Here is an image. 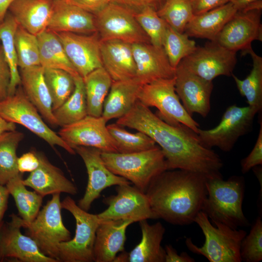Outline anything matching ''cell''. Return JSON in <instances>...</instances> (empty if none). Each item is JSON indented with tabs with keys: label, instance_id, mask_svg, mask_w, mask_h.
I'll list each match as a JSON object with an SVG mask.
<instances>
[{
	"label": "cell",
	"instance_id": "cell-1",
	"mask_svg": "<svg viewBox=\"0 0 262 262\" xmlns=\"http://www.w3.org/2000/svg\"><path fill=\"white\" fill-rule=\"evenodd\" d=\"M116 123L143 132L154 140L162 150L168 170H185L207 179L223 178L221 159L200 144L196 132L183 124L167 123L139 100Z\"/></svg>",
	"mask_w": 262,
	"mask_h": 262
},
{
	"label": "cell",
	"instance_id": "cell-2",
	"mask_svg": "<svg viewBox=\"0 0 262 262\" xmlns=\"http://www.w3.org/2000/svg\"><path fill=\"white\" fill-rule=\"evenodd\" d=\"M207 179L182 169L167 170L155 177L145 193L158 218L175 225L194 222L207 195Z\"/></svg>",
	"mask_w": 262,
	"mask_h": 262
},
{
	"label": "cell",
	"instance_id": "cell-3",
	"mask_svg": "<svg viewBox=\"0 0 262 262\" xmlns=\"http://www.w3.org/2000/svg\"><path fill=\"white\" fill-rule=\"evenodd\" d=\"M206 187L207 195L201 211L212 223L220 222L233 229L250 225L242 209L245 187L243 178L232 176L227 180L207 179Z\"/></svg>",
	"mask_w": 262,
	"mask_h": 262
},
{
	"label": "cell",
	"instance_id": "cell-4",
	"mask_svg": "<svg viewBox=\"0 0 262 262\" xmlns=\"http://www.w3.org/2000/svg\"><path fill=\"white\" fill-rule=\"evenodd\" d=\"M205 237V242L198 247L191 238L185 240L186 246L192 252L201 255L210 262H241L240 246L246 231L233 229L220 222L213 226L208 216L200 211L195 218Z\"/></svg>",
	"mask_w": 262,
	"mask_h": 262
},
{
	"label": "cell",
	"instance_id": "cell-5",
	"mask_svg": "<svg viewBox=\"0 0 262 262\" xmlns=\"http://www.w3.org/2000/svg\"><path fill=\"white\" fill-rule=\"evenodd\" d=\"M107 168L145 193L151 180L168 170L164 156L159 146L140 152L101 153Z\"/></svg>",
	"mask_w": 262,
	"mask_h": 262
},
{
	"label": "cell",
	"instance_id": "cell-6",
	"mask_svg": "<svg viewBox=\"0 0 262 262\" xmlns=\"http://www.w3.org/2000/svg\"><path fill=\"white\" fill-rule=\"evenodd\" d=\"M60 194L52 195L50 200L38 212L31 222L23 220L22 228L36 242L45 255L59 261L58 246L70 240L71 233L63 224Z\"/></svg>",
	"mask_w": 262,
	"mask_h": 262
},
{
	"label": "cell",
	"instance_id": "cell-7",
	"mask_svg": "<svg viewBox=\"0 0 262 262\" xmlns=\"http://www.w3.org/2000/svg\"><path fill=\"white\" fill-rule=\"evenodd\" d=\"M62 208L69 212L76 222L74 237L58 246L60 262H94V246L96 232L100 223L98 214L81 209L70 196L61 202Z\"/></svg>",
	"mask_w": 262,
	"mask_h": 262
},
{
	"label": "cell",
	"instance_id": "cell-8",
	"mask_svg": "<svg viewBox=\"0 0 262 262\" xmlns=\"http://www.w3.org/2000/svg\"><path fill=\"white\" fill-rule=\"evenodd\" d=\"M0 115L7 121L24 126L52 147L58 146L70 154H76L75 150L45 122L36 108L24 93L21 85L13 95L0 101Z\"/></svg>",
	"mask_w": 262,
	"mask_h": 262
},
{
	"label": "cell",
	"instance_id": "cell-9",
	"mask_svg": "<svg viewBox=\"0 0 262 262\" xmlns=\"http://www.w3.org/2000/svg\"><path fill=\"white\" fill-rule=\"evenodd\" d=\"M138 100L148 107L157 108V115L167 123L174 126L183 124L197 133L198 123L185 110L176 92L175 76L142 85Z\"/></svg>",
	"mask_w": 262,
	"mask_h": 262
},
{
	"label": "cell",
	"instance_id": "cell-10",
	"mask_svg": "<svg viewBox=\"0 0 262 262\" xmlns=\"http://www.w3.org/2000/svg\"><path fill=\"white\" fill-rule=\"evenodd\" d=\"M258 111L249 105L228 107L219 124L209 130L198 129L197 136L205 147H218L224 152L230 151L238 139L250 131Z\"/></svg>",
	"mask_w": 262,
	"mask_h": 262
},
{
	"label": "cell",
	"instance_id": "cell-11",
	"mask_svg": "<svg viewBox=\"0 0 262 262\" xmlns=\"http://www.w3.org/2000/svg\"><path fill=\"white\" fill-rule=\"evenodd\" d=\"M95 16L101 41L118 40L131 44L150 43L137 21L134 12L124 6L111 2Z\"/></svg>",
	"mask_w": 262,
	"mask_h": 262
},
{
	"label": "cell",
	"instance_id": "cell-12",
	"mask_svg": "<svg viewBox=\"0 0 262 262\" xmlns=\"http://www.w3.org/2000/svg\"><path fill=\"white\" fill-rule=\"evenodd\" d=\"M196 75L209 81L219 76H231L237 63L236 52L215 41L197 47L180 63Z\"/></svg>",
	"mask_w": 262,
	"mask_h": 262
},
{
	"label": "cell",
	"instance_id": "cell-13",
	"mask_svg": "<svg viewBox=\"0 0 262 262\" xmlns=\"http://www.w3.org/2000/svg\"><path fill=\"white\" fill-rule=\"evenodd\" d=\"M115 186L116 194L103 199L108 208L97 214L100 220H130L134 223L158 219L145 193L131 184Z\"/></svg>",
	"mask_w": 262,
	"mask_h": 262
},
{
	"label": "cell",
	"instance_id": "cell-14",
	"mask_svg": "<svg viewBox=\"0 0 262 262\" xmlns=\"http://www.w3.org/2000/svg\"><path fill=\"white\" fill-rule=\"evenodd\" d=\"M262 8L237 11L219 33L215 42L226 49L243 52L255 40L262 41Z\"/></svg>",
	"mask_w": 262,
	"mask_h": 262
},
{
	"label": "cell",
	"instance_id": "cell-15",
	"mask_svg": "<svg viewBox=\"0 0 262 262\" xmlns=\"http://www.w3.org/2000/svg\"><path fill=\"white\" fill-rule=\"evenodd\" d=\"M73 149L83 160L88 174L85 193L78 203L81 209L89 211L94 201L107 187L131 184L129 180L115 175L107 168L102 159L101 151L99 149L84 146H76Z\"/></svg>",
	"mask_w": 262,
	"mask_h": 262
},
{
	"label": "cell",
	"instance_id": "cell-16",
	"mask_svg": "<svg viewBox=\"0 0 262 262\" xmlns=\"http://www.w3.org/2000/svg\"><path fill=\"white\" fill-rule=\"evenodd\" d=\"M106 122L102 116L87 115L76 122L62 127L58 134L73 148L84 146L96 148L102 152H118Z\"/></svg>",
	"mask_w": 262,
	"mask_h": 262
},
{
	"label": "cell",
	"instance_id": "cell-17",
	"mask_svg": "<svg viewBox=\"0 0 262 262\" xmlns=\"http://www.w3.org/2000/svg\"><path fill=\"white\" fill-rule=\"evenodd\" d=\"M0 231V259L14 258L22 262H58L42 252L29 236L22 234L23 220L14 213Z\"/></svg>",
	"mask_w": 262,
	"mask_h": 262
},
{
	"label": "cell",
	"instance_id": "cell-18",
	"mask_svg": "<svg viewBox=\"0 0 262 262\" xmlns=\"http://www.w3.org/2000/svg\"><path fill=\"white\" fill-rule=\"evenodd\" d=\"M55 33L69 60L81 77L83 78L93 70L103 67L100 39L97 32L89 34Z\"/></svg>",
	"mask_w": 262,
	"mask_h": 262
},
{
	"label": "cell",
	"instance_id": "cell-19",
	"mask_svg": "<svg viewBox=\"0 0 262 262\" xmlns=\"http://www.w3.org/2000/svg\"><path fill=\"white\" fill-rule=\"evenodd\" d=\"M213 81L191 73L180 63L175 69V90L182 105L191 115L197 113L206 117L211 110Z\"/></svg>",
	"mask_w": 262,
	"mask_h": 262
},
{
	"label": "cell",
	"instance_id": "cell-20",
	"mask_svg": "<svg viewBox=\"0 0 262 262\" xmlns=\"http://www.w3.org/2000/svg\"><path fill=\"white\" fill-rule=\"evenodd\" d=\"M136 71L135 79L142 85L161 79L175 76L163 47L150 43L131 44Z\"/></svg>",
	"mask_w": 262,
	"mask_h": 262
},
{
	"label": "cell",
	"instance_id": "cell-21",
	"mask_svg": "<svg viewBox=\"0 0 262 262\" xmlns=\"http://www.w3.org/2000/svg\"><path fill=\"white\" fill-rule=\"evenodd\" d=\"M40 164L37 169L23 180L29 186L43 197L56 193L72 195L78 193L77 186L64 175L62 170L52 164L42 152L36 151Z\"/></svg>",
	"mask_w": 262,
	"mask_h": 262
},
{
	"label": "cell",
	"instance_id": "cell-22",
	"mask_svg": "<svg viewBox=\"0 0 262 262\" xmlns=\"http://www.w3.org/2000/svg\"><path fill=\"white\" fill-rule=\"evenodd\" d=\"M47 29L55 33L89 34L97 32L95 16L64 0H54Z\"/></svg>",
	"mask_w": 262,
	"mask_h": 262
},
{
	"label": "cell",
	"instance_id": "cell-23",
	"mask_svg": "<svg viewBox=\"0 0 262 262\" xmlns=\"http://www.w3.org/2000/svg\"><path fill=\"white\" fill-rule=\"evenodd\" d=\"M130 220H100L94 246V262H113L119 252L124 251Z\"/></svg>",
	"mask_w": 262,
	"mask_h": 262
},
{
	"label": "cell",
	"instance_id": "cell-24",
	"mask_svg": "<svg viewBox=\"0 0 262 262\" xmlns=\"http://www.w3.org/2000/svg\"><path fill=\"white\" fill-rule=\"evenodd\" d=\"M103 67L113 81H125L135 78L136 67L131 44L118 40H100Z\"/></svg>",
	"mask_w": 262,
	"mask_h": 262
},
{
	"label": "cell",
	"instance_id": "cell-25",
	"mask_svg": "<svg viewBox=\"0 0 262 262\" xmlns=\"http://www.w3.org/2000/svg\"><path fill=\"white\" fill-rule=\"evenodd\" d=\"M20 85L42 117L51 126H58L52 110L51 98L41 66L19 68Z\"/></svg>",
	"mask_w": 262,
	"mask_h": 262
},
{
	"label": "cell",
	"instance_id": "cell-26",
	"mask_svg": "<svg viewBox=\"0 0 262 262\" xmlns=\"http://www.w3.org/2000/svg\"><path fill=\"white\" fill-rule=\"evenodd\" d=\"M54 0H14L8 11L18 26L37 35L47 29Z\"/></svg>",
	"mask_w": 262,
	"mask_h": 262
},
{
	"label": "cell",
	"instance_id": "cell-27",
	"mask_svg": "<svg viewBox=\"0 0 262 262\" xmlns=\"http://www.w3.org/2000/svg\"><path fill=\"white\" fill-rule=\"evenodd\" d=\"M139 223L141 240L131 251L127 252L126 262H164L165 250L161 246L164 227L160 222L150 225L143 220Z\"/></svg>",
	"mask_w": 262,
	"mask_h": 262
},
{
	"label": "cell",
	"instance_id": "cell-28",
	"mask_svg": "<svg viewBox=\"0 0 262 262\" xmlns=\"http://www.w3.org/2000/svg\"><path fill=\"white\" fill-rule=\"evenodd\" d=\"M141 85L135 78L113 81L104 102L102 116L107 122L127 114L138 100Z\"/></svg>",
	"mask_w": 262,
	"mask_h": 262
},
{
	"label": "cell",
	"instance_id": "cell-29",
	"mask_svg": "<svg viewBox=\"0 0 262 262\" xmlns=\"http://www.w3.org/2000/svg\"><path fill=\"white\" fill-rule=\"evenodd\" d=\"M237 11L229 2L205 13L194 15L187 24L184 32L189 37L215 41L227 22Z\"/></svg>",
	"mask_w": 262,
	"mask_h": 262
},
{
	"label": "cell",
	"instance_id": "cell-30",
	"mask_svg": "<svg viewBox=\"0 0 262 262\" xmlns=\"http://www.w3.org/2000/svg\"><path fill=\"white\" fill-rule=\"evenodd\" d=\"M40 66L44 68L65 70L74 78L80 76L69 60L64 47L54 32L47 29L37 35Z\"/></svg>",
	"mask_w": 262,
	"mask_h": 262
},
{
	"label": "cell",
	"instance_id": "cell-31",
	"mask_svg": "<svg viewBox=\"0 0 262 262\" xmlns=\"http://www.w3.org/2000/svg\"><path fill=\"white\" fill-rule=\"evenodd\" d=\"M87 115H102L104 102L110 91L113 80L103 67L97 68L83 78Z\"/></svg>",
	"mask_w": 262,
	"mask_h": 262
},
{
	"label": "cell",
	"instance_id": "cell-32",
	"mask_svg": "<svg viewBox=\"0 0 262 262\" xmlns=\"http://www.w3.org/2000/svg\"><path fill=\"white\" fill-rule=\"evenodd\" d=\"M250 54L252 67L249 75L240 80L233 74V78L240 95L246 99L248 105L256 109L259 113L262 110V57L257 54L252 47L242 52Z\"/></svg>",
	"mask_w": 262,
	"mask_h": 262
},
{
	"label": "cell",
	"instance_id": "cell-33",
	"mask_svg": "<svg viewBox=\"0 0 262 262\" xmlns=\"http://www.w3.org/2000/svg\"><path fill=\"white\" fill-rule=\"evenodd\" d=\"M22 174L20 173L5 185L15 200L20 217L25 222H31L39 212L43 197L35 191L27 189Z\"/></svg>",
	"mask_w": 262,
	"mask_h": 262
},
{
	"label": "cell",
	"instance_id": "cell-34",
	"mask_svg": "<svg viewBox=\"0 0 262 262\" xmlns=\"http://www.w3.org/2000/svg\"><path fill=\"white\" fill-rule=\"evenodd\" d=\"M75 89L68 99L53 111L58 126L63 127L76 122L87 115V103L83 78H74Z\"/></svg>",
	"mask_w": 262,
	"mask_h": 262
},
{
	"label": "cell",
	"instance_id": "cell-35",
	"mask_svg": "<svg viewBox=\"0 0 262 262\" xmlns=\"http://www.w3.org/2000/svg\"><path fill=\"white\" fill-rule=\"evenodd\" d=\"M18 26L16 21L8 11L3 21L0 23V41L11 71L8 96L15 94L21 83L14 41L15 33Z\"/></svg>",
	"mask_w": 262,
	"mask_h": 262
},
{
	"label": "cell",
	"instance_id": "cell-36",
	"mask_svg": "<svg viewBox=\"0 0 262 262\" xmlns=\"http://www.w3.org/2000/svg\"><path fill=\"white\" fill-rule=\"evenodd\" d=\"M24 134L14 131L0 135V184L5 185L20 172L17 168L16 150Z\"/></svg>",
	"mask_w": 262,
	"mask_h": 262
},
{
	"label": "cell",
	"instance_id": "cell-37",
	"mask_svg": "<svg viewBox=\"0 0 262 262\" xmlns=\"http://www.w3.org/2000/svg\"><path fill=\"white\" fill-rule=\"evenodd\" d=\"M107 128L116 142L119 153L143 151L157 146L154 140L143 132H130L116 123L109 124Z\"/></svg>",
	"mask_w": 262,
	"mask_h": 262
},
{
	"label": "cell",
	"instance_id": "cell-38",
	"mask_svg": "<svg viewBox=\"0 0 262 262\" xmlns=\"http://www.w3.org/2000/svg\"><path fill=\"white\" fill-rule=\"evenodd\" d=\"M44 76L52 103L53 111L62 105L75 89L74 78L59 69L44 68Z\"/></svg>",
	"mask_w": 262,
	"mask_h": 262
},
{
	"label": "cell",
	"instance_id": "cell-39",
	"mask_svg": "<svg viewBox=\"0 0 262 262\" xmlns=\"http://www.w3.org/2000/svg\"><path fill=\"white\" fill-rule=\"evenodd\" d=\"M189 37L185 33H179L167 24L162 46L170 65L175 69L196 48L195 41Z\"/></svg>",
	"mask_w": 262,
	"mask_h": 262
},
{
	"label": "cell",
	"instance_id": "cell-40",
	"mask_svg": "<svg viewBox=\"0 0 262 262\" xmlns=\"http://www.w3.org/2000/svg\"><path fill=\"white\" fill-rule=\"evenodd\" d=\"M14 41L19 68L40 66L36 35L18 26L15 33Z\"/></svg>",
	"mask_w": 262,
	"mask_h": 262
},
{
	"label": "cell",
	"instance_id": "cell-41",
	"mask_svg": "<svg viewBox=\"0 0 262 262\" xmlns=\"http://www.w3.org/2000/svg\"><path fill=\"white\" fill-rule=\"evenodd\" d=\"M157 12L168 25L180 33L184 32L194 16L190 0H167Z\"/></svg>",
	"mask_w": 262,
	"mask_h": 262
},
{
	"label": "cell",
	"instance_id": "cell-42",
	"mask_svg": "<svg viewBox=\"0 0 262 262\" xmlns=\"http://www.w3.org/2000/svg\"><path fill=\"white\" fill-rule=\"evenodd\" d=\"M138 24L148 36L150 44L163 47L167 24L158 15L156 10L146 7L134 12Z\"/></svg>",
	"mask_w": 262,
	"mask_h": 262
},
{
	"label": "cell",
	"instance_id": "cell-43",
	"mask_svg": "<svg viewBox=\"0 0 262 262\" xmlns=\"http://www.w3.org/2000/svg\"><path fill=\"white\" fill-rule=\"evenodd\" d=\"M242 261L259 262L262 260V221L258 217L248 235L242 241L240 246Z\"/></svg>",
	"mask_w": 262,
	"mask_h": 262
},
{
	"label": "cell",
	"instance_id": "cell-44",
	"mask_svg": "<svg viewBox=\"0 0 262 262\" xmlns=\"http://www.w3.org/2000/svg\"><path fill=\"white\" fill-rule=\"evenodd\" d=\"M262 164V122L261 121L258 136L250 153L241 161V171L243 174L251 169Z\"/></svg>",
	"mask_w": 262,
	"mask_h": 262
},
{
	"label": "cell",
	"instance_id": "cell-45",
	"mask_svg": "<svg viewBox=\"0 0 262 262\" xmlns=\"http://www.w3.org/2000/svg\"><path fill=\"white\" fill-rule=\"evenodd\" d=\"M11 81V71L0 44V101L8 96Z\"/></svg>",
	"mask_w": 262,
	"mask_h": 262
},
{
	"label": "cell",
	"instance_id": "cell-46",
	"mask_svg": "<svg viewBox=\"0 0 262 262\" xmlns=\"http://www.w3.org/2000/svg\"><path fill=\"white\" fill-rule=\"evenodd\" d=\"M167 0H111V2L124 6L134 12L146 7H150L157 11Z\"/></svg>",
	"mask_w": 262,
	"mask_h": 262
},
{
	"label": "cell",
	"instance_id": "cell-47",
	"mask_svg": "<svg viewBox=\"0 0 262 262\" xmlns=\"http://www.w3.org/2000/svg\"><path fill=\"white\" fill-rule=\"evenodd\" d=\"M66 3L77 6L94 16L105 8L111 0H64Z\"/></svg>",
	"mask_w": 262,
	"mask_h": 262
},
{
	"label": "cell",
	"instance_id": "cell-48",
	"mask_svg": "<svg viewBox=\"0 0 262 262\" xmlns=\"http://www.w3.org/2000/svg\"><path fill=\"white\" fill-rule=\"evenodd\" d=\"M17 164L20 173H31L38 168L40 162L36 151L32 150L18 157Z\"/></svg>",
	"mask_w": 262,
	"mask_h": 262
},
{
	"label": "cell",
	"instance_id": "cell-49",
	"mask_svg": "<svg viewBox=\"0 0 262 262\" xmlns=\"http://www.w3.org/2000/svg\"><path fill=\"white\" fill-rule=\"evenodd\" d=\"M193 14L199 15L229 2V0H190Z\"/></svg>",
	"mask_w": 262,
	"mask_h": 262
},
{
	"label": "cell",
	"instance_id": "cell-50",
	"mask_svg": "<svg viewBox=\"0 0 262 262\" xmlns=\"http://www.w3.org/2000/svg\"><path fill=\"white\" fill-rule=\"evenodd\" d=\"M164 262H194L195 260L188 253L182 252L178 254L177 250L171 245L165 246Z\"/></svg>",
	"mask_w": 262,
	"mask_h": 262
},
{
	"label": "cell",
	"instance_id": "cell-51",
	"mask_svg": "<svg viewBox=\"0 0 262 262\" xmlns=\"http://www.w3.org/2000/svg\"><path fill=\"white\" fill-rule=\"evenodd\" d=\"M237 11L253 8H262V0H229Z\"/></svg>",
	"mask_w": 262,
	"mask_h": 262
},
{
	"label": "cell",
	"instance_id": "cell-52",
	"mask_svg": "<svg viewBox=\"0 0 262 262\" xmlns=\"http://www.w3.org/2000/svg\"><path fill=\"white\" fill-rule=\"evenodd\" d=\"M9 195L7 187L0 184V223L3 221L2 219L7 208Z\"/></svg>",
	"mask_w": 262,
	"mask_h": 262
},
{
	"label": "cell",
	"instance_id": "cell-53",
	"mask_svg": "<svg viewBox=\"0 0 262 262\" xmlns=\"http://www.w3.org/2000/svg\"><path fill=\"white\" fill-rule=\"evenodd\" d=\"M16 129L15 123L7 121L0 115V135L3 133Z\"/></svg>",
	"mask_w": 262,
	"mask_h": 262
},
{
	"label": "cell",
	"instance_id": "cell-54",
	"mask_svg": "<svg viewBox=\"0 0 262 262\" xmlns=\"http://www.w3.org/2000/svg\"><path fill=\"white\" fill-rule=\"evenodd\" d=\"M14 0H0V23L3 21L9 7Z\"/></svg>",
	"mask_w": 262,
	"mask_h": 262
},
{
	"label": "cell",
	"instance_id": "cell-55",
	"mask_svg": "<svg viewBox=\"0 0 262 262\" xmlns=\"http://www.w3.org/2000/svg\"><path fill=\"white\" fill-rule=\"evenodd\" d=\"M3 223H4L3 221L0 223V231L1 230V227L2 226V225H3ZM0 261H1L0 259Z\"/></svg>",
	"mask_w": 262,
	"mask_h": 262
},
{
	"label": "cell",
	"instance_id": "cell-56",
	"mask_svg": "<svg viewBox=\"0 0 262 262\" xmlns=\"http://www.w3.org/2000/svg\"></svg>",
	"mask_w": 262,
	"mask_h": 262
}]
</instances>
